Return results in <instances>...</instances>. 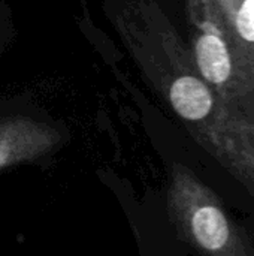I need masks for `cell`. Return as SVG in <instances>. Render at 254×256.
I'll list each match as a JSON object with an SVG mask.
<instances>
[{"label": "cell", "mask_w": 254, "mask_h": 256, "mask_svg": "<svg viewBox=\"0 0 254 256\" xmlns=\"http://www.w3.org/2000/svg\"><path fill=\"white\" fill-rule=\"evenodd\" d=\"M187 46L205 82L254 123V75L216 0H183Z\"/></svg>", "instance_id": "obj_1"}, {"label": "cell", "mask_w": 254, "mask_h": 256, "mask_svg": "<svg viewBox=\"0 0 254 256\" xmlns=\"http://www.w3.org/2000/svg\"><path fill=\"white\" fill-rule=\"evenodd\" d=\"M168 213L180 237L201 256H254L253 243L220 196L183 164L171 170Z\"/></svg>", "instance_id": "obj_2"}, {"label": "cell", "mask_w": 254, "mask_h": 256, "mask_svg": "<svg viewBox=\"0 0 254 256\" xmlns=\"http://www.w3.org/2000/svg\"><path fill=\"white\" fill-rule=\"evenodd\" d=\"M66 141L58 123L37 112L0 111V171L52 156Z\"/></svg>", "instance_id": "obj_3"}, {"label": "cell", "mask_w": 254, "mask_h": 256, "mask_svg": "<svg viewBox=\"0 0 254 256\" xmlns=\"http://www.w3.org/2000/svg\"><path fill=\"white\" fill-rule=\"evenodd\" d=\"M254 75V0H216Z\"/></svg>", "instance_id": "obj_4"}, {"label": "cell", "mask_w": 254, "mask_h": 256, "mask_svg": "<svg viewBox=\"0 0 254 256\" xmlns=\"http://www.w3.org/2000/svg\"><path fill=\"white\" fill-rule=\"evenodd\" d=\"M0 46H1V45H0Z\"/></svg>", "instance_id": "obj_5"}]
</instances>
